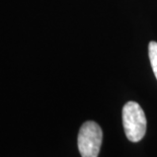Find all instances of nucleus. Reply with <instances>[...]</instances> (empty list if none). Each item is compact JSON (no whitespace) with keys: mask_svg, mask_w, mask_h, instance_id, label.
I'll return each mask as SVG.
<instances>
[{"mask_svg":"<svg viewBox=\"0 0 157 157\" xmlns=\"http://www.w3.org/2000/svg\"><path fill=\"white\" fill-rule=\"evenodd\" d=\"M123 126L130 141L139 142L145 136L147 121L144 111L135 101L127 102L123 108Z\"/></svg>","mask_w":157,"mask_h":157,"instance_id":"obj_1","label":"nucleus"},{"mask_svg":"<svg viewBox=\"0 0 157 157\" xmlns=\"http://www.w3.org/2000/svg\"><path fill=\"white\" fill-rule=\"evenodd\" d=\"M102 142V131L98 124L85 122L78 134V149L82 157H98Z\"/></svg>","mask_w":157,"mask_h":157,"instance_id":"obj_2","label":"nucleus"},{"mask_svg":"<svg viewBox=\"0 0 157 157\" xmlns=\"http://www.w3.org/2000/svg\"><path fill=\"white\" fill-rule=\"evenodd\" d=\"M148 52H149L150 62H151V67L157 79V42L152 41L149 43Z\"/></svg>","mask_w":157,"mask_h":157,"instance_id":"obj_3","label":"nucleus"}]
</instances>
